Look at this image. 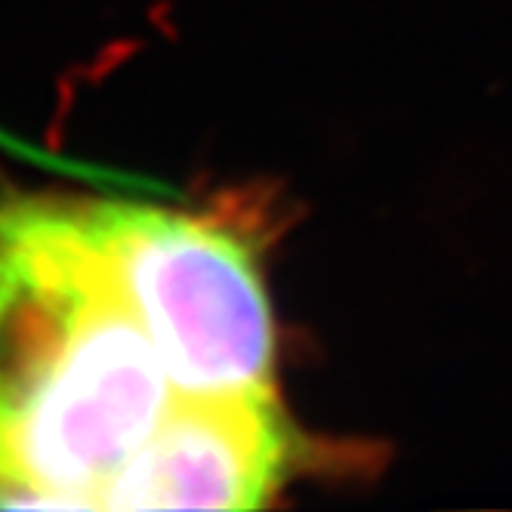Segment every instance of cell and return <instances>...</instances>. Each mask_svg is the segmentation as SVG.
<instances>
[{"label": "cell", "mask_w": 512, "mask_h": 512, "mask_svg": "<svg viewBox=\"0 0 512 512\" xmlns=\"http://www.w3.org/2000/svg\"><path fill=\"white\" fill-rule=\"evenodd\" d=\"M173 383L71 201L0 210V509H99Z\"/></svg>", "instance_id": "6da1fadb"}, {"label": "cell", "mask_w": 512, "mask_h": 512, "mask_svg": "<svg viewBox=\"0 0 512 512\" xmlns=\"http://www.w3.org/2000/svg\"><path fill=\"white\" fill-rule=\"evenodd\" d=\"M179 395H275V324L253 250L207 216L71 201Z\"/></svg>", "instance_id": "7a4b0ae2"}, {"label": "cell", "mask_w": 512, "mask_h": 512, "mask_svg": "<svg viewBox=\"0 0 512 512\" xmlns=\"http://www.w3.org/2000/svg\"><path fill=\"white\" fill-rule=\"evenodd\" d=\"M290 463L275 395H173L158 429L99 494V509H256Z\"/></svg>", "instance_id": "3957f363"}]
</instances>
